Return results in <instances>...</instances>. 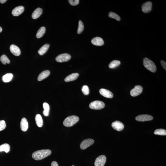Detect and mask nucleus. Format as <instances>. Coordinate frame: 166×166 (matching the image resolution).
Wrapping results in <instances>:
<instances>
[{"instance_id": "obj_1", "label": "nucleus", "mask_w": 166, "mask_h": 166, "mask_svg": "<svg viewBox=\"0 0 166 166\" xmlns=\"http://www.w3.org/2000/svg\"><path fill=\"white\" fill-rule=\"evenodd\" d=\"M51 154L50 150H42L34 152L32 154V158L36 160H40L48 156Z\"/></svg>"}, {"instance_id": "obj_2", "label": "nucleus", "mask_w": 166, "mask_h": 166, "mask_svg": "<svg viewBox=\"0 0 166 166\" xmlns=\"http://www.w3.org/2000/svg\"><path fill=\"white\" fill-rule=\"evenodd\" d=\"M143 64L144 67L152 72L154 73L157 70V67L154 63L152 61L147 58L143 59Z\"/></svg>"}, {"instance_id": "obj_3", "label": "nucleus", "mask_w": 166, "mask_h": 166, "mask_svg": "<svg viewBox=\"0 0 166 166\" xmlns=\"http://www.w3.org/2000/svg\"><path fill=\"white\" fill-rule=\"evenodd\" d=\"M79 119L78 117L75 115L69 116L64 120L63 122V124L66 127L72 126L78 122Z\"/></svg>"}, {"instance_id": "obj_4", "label": "nucleus", "mask_w": 166, "mask_h": 166, "mask_svg": "<svg viewBox=\"0 0 166 166\" xmlns=\"http://www.w3.org/2000/svg\"><path fill=\"white\" fill-rule=\"evenodd\" d=\"M105 106V104L103 102L100 101H95L89 104V107L93 109H103Z\"/></svg>"}, {"instance_id": "obj_5", "label": "nucleus", "mask_w": 166, "mask_h": 166, "mask_svg": "<svg viewBox=\"0 0 166 166\" xmlns=\"http://www.w3.org/2000/svg\"><path fill=\"white\" fill-rule=\"evenodd\" d=\"M71 56L70 54L64 53L59 55L56 58V61L59 63H63L68 61L71 59Z\"/></svg>"}, {"instance_id": "obj_6", "label": "nucleus", "mask_w": 166, "mask_h": 166, "mask_svg": "<svg viewBox=\"0 0 166 166\" xmlns=\"http://www.w3.org/2000/svg\"><path fill=\"white\" fill-rule=\"evenodd\" d=\"M143 89L142 86L140 85H137L131 91L130 94L131 96L135 97L139 96L142 93Z\"/></svg>"}, {"instance_id": "obj_7", "label": "nucleus", "mask_w": 166, "mask_h": 166, "mask_svg": "<svg viewBox=\"0 0 166 166\" xmlns=\"http://www.w3.org/2000/svg\"><path fill=\"white\" fill-rule=\"evenodd\" d=\"M106 157L105 155H101L97 158L95 161V166H104L106 161Z\"/></svg>"}, {"instance_id": "obj_8", "label": "nucleus", "mask_w": 166, "mask_h": 166, "mask_svg": "<svg viewBox=\"0 0 166 166\" xmlns=\"http://www.w3.org/2000/svg\"><path fill=\"white\" fill-rule=\"evenodd\" d=\"M94 141L92 139H87L84 140L80 144V148L82 150H84L87 148L88 147L90 146L93 144Z\"/></svg>"}, {"instance_id": "obj_9", "label": "nucleus", "mask_w": 166, "mask_h": 166, "mask_svg": "<svg viewBox=\"0 0 166 166\" xmlns=\"http://www.w3.org/2000/svg\"><path fill=\"white\" fill-rule=\"evenodd\" d=\"M153 117L149 115H138L135 118V119L139 122H145L152 120Z\"/></svg>"}, {"instance_id": "obj_10", "label": "nucleus", "mask_w": 166, "mask_h": 166, "mask_svg": "<svg viewBox=\"0 0 166 166\" xmlns=\"http://www.w3.org/2000/svg\"><path fill=\"white\" fill-rule=\"evenodd\" d=\"M152 6V3L151 1H147L144 3L141 6L143 12L145 13L150 12L151 11Z\"/></svg>"}, {"instance_id": "obj_11", "label": "nucleus", "mask_w": 166, "mask_h": 166, "mask_svg": "<svg viewBox=\"0 0 166 166\" xmlns=\"http://www.w3.org/2000/svg\"><path fill=\"white\" fill-rule=\"evenodd\" d=\"M112 126L113 129L118 131H122L124 128L123 124L118 121H115L113 122Z\"/></svg>"}, {"instance_id": "obj_12", "label": "nucleus", "mask_w": 166, "mask_h": 166, "mask_svg": "<svg viewBox=\"0 0 166 166\" xmlns=\"http://www.w3.org/2000/svg\"><path fill=\"white\" fill-rule=\"evenodd\" d=\"M99 93L102 96L106 98H112L114 96L112 92L106 89H100L99 90Z\"/></svg>"}, {"instance_id": "obj_13", "label": "nucleus", "mask_w": 166, "mask_h": 166, "mask_svg": "<svg viewBox=\"0 0 166 166\" xmlns=\"http://www.w3.org/2000/svg\"><path fill=\"white\" fill-rule=\"evenodd\" d=\"M24 7L22 6L16 7L12 11V15L14 16H18L24 12Z\"/></svg>"}, {"instance_id": "obj_14", "label": "nucleus", "mask_w": 166, "mask_h": 166, "mask_svg": "<svg viewBox=\"0 0 166 166\" xmlns=\"http://www.w3.org/2000/svg\"><path fill=\"white\" fill-rule=\"evenodd\" d=\"M10 50L11 52L14 56H19L21 54V51L20 49L15 45H11L10 47Z\"/></svg>"}, {"instance_id": "obj_15", "label": "nucleus", "mask_w": 166, "mask_h": 166, "mask_svg": "<svg viewBox=\"0 0 166 166\" xmlns=\"http://www.w3.org/2000/svg\"><path fill=\"white\" fill-rule=\"evenodd\" d=\"M92 44L97 46H102L103 45L104 42L102 38L99 37L94 38L91 40Z\"/></svg>"}, {"instance_id": "obj_16", "label": "nucleus", "mask_w": 166, "mask_h": 166, "mask_svg": "<svg viewBox=\"0 0 166 166\" xmlns=\"http://www.w3.org/2000/svg\"><path fill=\"white\" fill-rule=\"evenodd\" d=\"M21 128L22 131L24 132L27 131L28 128V123L27 119L25 118L22 119L21 122Z\"/></svg>"}, {"instance_id": "obj_17", "label": "nucleus", "mask_w": 166, "mask_h": 166, "mask_svg": "<svg viewBox=\"0 0 166 166\" xmlns=\"http://www.w3.org/2000/svg\"><path fill=\"white\" fill-rule=\"evenodd\" d=\"M50 74V72L49 70H45L42 72L39 75L38 78V80L39 81H42V80L46 78L49 76Z\"/></svg>"}, {"instance_id": "obj_18", "label": "nucleus", "mask_w": 166, "mask_h": 166, "mask_svg": "<svg viewBox=\"0 0 166 166\" xmlns=\"http://www.w3.org/2000/svg\"><path fill=\"white\" fill-rule=\"evenodd\" d=\"M79 76V75L78 73H73L67 76L65 79L64 81L66 82L73 81L77 79Z\"/></svg>"}, {"instance_id": "obj_19", "label": "nucleus", "mask_w": 166, "mask_h": 166, "mask_svg": "<svg viewBox=\"0 0 166 166\" xmlns=\"http://www.w3.org/2000/svg\"><path fill=\"white\" fill-rule=\"evenodd\" d=\"M43 10L40 8H38L33 12L32 15V17L34 19L38 18L42 13Z\"/></svg>"}, {"instance_id": "obj_20", "label": "nucleus", "mask_w": 166, "mask_h": 166, "mask_svg": "<svg viewBox=\"0 0 166 166\" xmlns=\"http://www.w3.org/2000/svg\"><path fill=\"white\" fill-rule=\"evenodd\" d=\"M49 47V45L48 44H46L44 45L38 51L39 54L40 55H43L48 50Z\"/></svg>"}, {"instance_id": "obj_21", "label": "nucleus", "mask_w": 166, "mask_h": 166, "mask_svg": "<svg viewBox=\"0 0 166 166\" xmlns=\"http://www.w3.org/2000/svg\"><path fill=\"white\" fill-rule=\"evenodd\" d=\"M35 121L36 124L37 126L39 127H41L43 124V121L41 115L37 114L36 115Z\"/></svg>"}, {"instance_id": "obj_22", "label": "nucleus", "mask_w": 166, "mask_h": 166, "mask_svg": "<svg viewBox=\"0 0 166 166\" xmlns=\"http://www.w3.org/2000/svg\"><path fill=\"white\" fill-rule=\"evenodd\" d=\"M13 77V75L12 73H8L3 76L2 80L5 83H8L12 80Z\"/></svg>"}, {"instance_id": "obj_23", "label": "nucleus", "mask_w": 166, "mask_h": 166, "mask_svg": "<svg viewBox=\"0 0 166 166\" xmlns=\"http://www.w3.org/2000/svg\"><path fill=\"white\" fill-rule=\"evenodd\" d=\"M43 107L44 110L43 112V114L45 116H48L50 111V106L46 102H44L43 104Z\"/></svg>"}, {"instance_id": "obj_24", "label": "nucleus", "mask_w": 166, "mask_h": 166, "mask_svg": "<svg viewBox=\"0 0 166 166\" xmlns=\"http://www.w3.org/2000/svg\"><path fill=\"white\" fill-rule=\"evenodd\" d=\"M10 151V146L8 144L5 143L0 145V152L4 151L8 153Z\"/></svg>"}, {"instance_id": "obj_25", "label": "nucleus", "mask_w": 166, "mask_h": 166, "mask_svg": "<svg viewBox=\"0 0 166 166\" xmlns=\"http://www.w3.org/2000/svg\"><path fill=\"white\" fill-rule=\"evenodd\" d=\"M121 64V62L119 60H114L112 61L111 62L109 63V67L111 69H113L117 67Z\"/></svg>"}, {"instance_id": "obj_26", "label": "nucleus", "mask_w": 166, "mask_h": 166, "mask_svg": "<svg viewBox=\"0 0 166 166\" xmlns=\"http://www.w3.org/2000/svg\"><path fill=\"white\" fill-rule=\"evenodd\" d=\"M46 28L44 27H41L38 31L36 36L37 38H40L43 36L45 33Z\"/></svg>"}, {"instance_id": "obj_27", "label": "nucleus", "mask_w": 166, "mask_h": 166, "mask_svg": "<svg viewBox=\"0 0 166 166\" xmlns=\"http://www.w3.org/2000/svg\"><path fill=\"white\" fill-rule=\"evenodd\" d=\"M1 61L3 64L5 65L7 64H9L10 61L5 55H3L1 57Z\"/></svg>"}, {"instance_id": "obj_28", "label": "nucleus", "mask_w": 166, "mask_h": 166, "mask_svg": "<svg viewBox=\"0 0 166 166\" xmlns=\"http://www.w3.org/2000/svg\"><path fill=\"white\" fill-rule=\"evenodd\" d=\"M154 134L156 135H166V131L164 129H158L154 131Z\"/></svg>"}, {"instance_id": "obj_29", "label": "nucleus", "mask_w": 166, "mask_h": 166, "mask_svg": "<svg viewBox=\"0 0 166 166\" xmlns=\"http://www.w3.org/2000/svg\"><path fill=\"white\" fill-rule=\"evenodd\" d=\"M108 15L110 18L114 19L118 21H119L121 20L120 17L114 12H109Z\"/></svg>"}, {"instance_id": "obj_30", "label": "nucleus", "mask_w": 166, "mask_h": 166, "mask_svg": "<svg viewBox=\"0 0 166 166\" xmlns=\"http://www.w3.org/2000/svg\"><path fill=\"white\" fill-rule=\"evenodd\" d=\"M84 29V26L81 21H79V27L77 31L78 34H80L83 31Z\"/></svg>"}, {"instance_id": "obj_31", "label": "nucleus", "mask_w": 166, "mask_h": 166, "mask_svg": "<svg viewBox=\"0 0 166 166\" xmlns=\"http://www.w3.org/2000/svg\"><path fill=\"white\" fill-rule=\"evenodd\" d=\"M82 90L84 95H87L89 93V87L86 85H84L82 87Z\"/></svg>"}, {"instance_id": "obj_32", "label": "nucleus", "mask_w": 166, "mask_h": 166, "mask_svg": "<svg viewBox=\"0 0 166 166\" xmlns=\"http://www.w3.org/2000/svg\"><path fill=\"white\" fill-rule=\"evenodd\" d=\"M5 121L3 120L0 121V131L3 130L6 127Z\"/></svg>"}, {"instance_id": "obj_33", "label": "nucleus", "mask_w": 166, "mask_h": 166, "mask_svg": "<svg viewBox=\"0 0 166 166\" xmlns=\"http://www.w3.org/2000/svg\"><path fill=\"white\" fill-rule=\"evenodd\" d=\"M79 0H69L68 2L71 5L76 6L78 5L79 3Z\"/></svg>"}, {"instance_id": "obj_34", "label": "nucleus", "mask_w": 166, "mask_h": 166, "mask_svg": "<svg viewBox=\"0 0 166 166\" xmlns=\"http://www.w3.org/2000/svg\"><path fill=\"white\" fill-rule=\"evenodd\" d=\"M161 64L164 70H166V63L165 61L163 60H161Z\"/></svg>"}, {"instance_id": "obj_35", "label": "nucleus", "mask_w": 166, "mask_h": 166, "mask_svg": "<svg viewBox=\"0 0 166 166\" xmlns=\"http://www.w3.org/2000/svg\"><path fill=\"white\" fill-rule=\"evenodd\" d=\"M51 166H59L58 164L56 161H53L51 163Z\"/></svg>"}, {"instance_id": "obj_36", "label": "nucleus", "mask_w": 166, "mask_h": 166, "mask_svg": "<svg viewBox=\"0 0 166 166\" xmlns=\"http://www.w3.org/2000/svg\"><path fill=\"white\" fill-rule=\"evenodd\" d=\"M7 1V0H0V2L2 4L6 2Z\"/></svg>"}, {"instance_id": "obj_37", "label": "nucleus", "mask_w": 166, "mask_h": 166, "mask_svg": "<svg viewBox=\"0 0 166 166\" xmlns=\"http://www.w3.org/2000/svg\"><path fill=\"white\" fill-rule=\"evenodd\" d=\"M2 31V27H0V33Z\"/></svg>"}, {"instance_id": "obj_38", "label": "nucleus", "mask_w": 166, "mask_h": 166, "mask_svg": "<svg viewBox=\"0 0 166 166\" xmlns=\"http://www.w3.org/2000/svg\"><path fill=\"white\" fill-rule=\"evenodd\" d=\"M72 166H75L74 165H72Z\"/></svg>"}]
</instances>
